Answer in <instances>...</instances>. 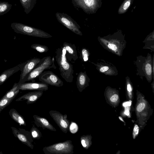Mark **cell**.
<instances>
[{
	"instance_id": "7c38bea8",
	"label": "cell",
	"mask_w": 154,
	"mask_h": 154,
	"mask_svg": "<svg viewBox=\"0 0 154 154\" xmlns=\"http://www.w3.org/2000/svg\"><path fill=\"white\" fill-rule=\"evenodd\" d=\"M18 89L22 90L46 91L48 89V85L41 82H25L19 84Z\"/></svg>"
},
{
	"instance_id": "ffe728a7",
	"label": "cell",
	"mask_w": 154,
	"mask_h": 154,
	"mask_svg": "<svg viewBox=\"0 0 154 154\" xmlns=\"http://www.w3.org/2000/svg\"><path fill=\"white\" fill-rule=\"evenodd\" d=\"M11 118L20 125H26L25 120L23 117L14 109L12 108L9 112Z\"/></svg>"
},
{
	"instance_id": "cb8c5ba5",
	"label": "cell",
	"mask_w": 154,
	"mask_h": 154,
	"mask_svg": "<svg viewBox=\"0 0 154 154\" xmlns=\"http://www.w3.org/2000/svg\"><path fill=\"white\" fill-rule=\"evenodd\" d=\"M30 132L33 139L39 140L42 137L41 132L34 125H32Z\"/></svg>"
},
{
	"instance_id": "e0dca14e",
	"label": "cell",
	"mask_w": 154,
	"mask_h": 154,
	"mask_svg": "<svg viewBox=\"0 0 154 154\" xmlns=\"http://www.w3.org/2000/svg\"><path fill=\"white\" fill-rule=\"evenodd\" d=\"M66 50V56L69 61L72 62V60L74 61L78 58V56L75 44L64 42L63 44Z\"/></svg>"
},
{
	"instance_id": "1f68e13d",
	"label": "cell",
	"mask_w": 154,
	"mask_h": 154,
	"mask_svg": "<svg viewBox=\"0 0 154 154\" xmlns=\"http://www.w3.org/2000/svg\"><path fill=\"white\" fill-rule=\"evenodd\" d=\"M131 3L130 0L127 1L124 4L123 6V9L125 10H127L129 7Z\"/></svg>"
},
{
	"instance_id": "e575fe53",
	"label": "cell",
	"mask_w": 154,
	"mask_h": 154,
	"mask_svg": "<svg viewBox=\"0 0 154 154\" xmlns=\"http://www.w3.org/2000/svg\"><path fill=\"white\" fill-rule=\"evenodd\" d=\"M131 104V103L130 102H127L124 103L123 104V106H130Z\"/></svg>"
},
{
	"instance_id": "484cf974",
	"label": "cell",
	"mask_w": 154,
	"mask_h": 154,
	"mask_svg": "<svg viewBox=\"0 0 154 154\" xmlns=\"http://www.w3.org/2000/svg\"><path fill=\"white\" fill-rule=\"evenodd\" d=\"M151 35L149 36L144 40L145 45L144 47V48L149 49L153 51L154 50L152 49V47L154 48V37H152Z\"/></svg>"
},
{
	"instance_id": "83f0119b",
	"label": "cell",
	"mask_w": 154,
	"mask_h": 154,
	"mask_svg": "<svg viewBox=\"0 0 154 154\" xmlns=\"http://www.w3.org/2000/svg\"><path fill=\"white\" fill-rule=\"evenodd\" d=\"M13 100V99H8L2 97L0 99V112L8 106Z\"/></svg>"
},
{
	"instance_id": "4fadbf2b",
	"label": "cell",
	"mask_w": 154,
	"mask_h": 154,
	"mask_svg": "<svg viewBox=\"0 0 154 154\" xmlns=\"http://www.w3.org/2000/svg\"><path fill=\"white\" fill-rule=\"evenodd\" d=\"M93 63L96 66V69L100 72L109 75H115L118 74V71L113 65L105 61L100 62L97 63Z\"/></svg>"
},
{
	"instance_id": "5b68a950",
	"label": "cell",
	"mask_w": 154,
	"mask_h": 154,
	"mask_svg": "<svg viewBox=\"0 0 154 154\" xmlns=\"http://www.w3.org/2000/svg\"><path fill=\"white\" fill-rule=\"evenodd\" d=\"M74 147L72 141L67 140L45 146L42 150L45 154H72Z\"/></svg>"
},
{
	"instance_id": "30bf717a",
	"label": "cell",
	"mask_w": 154,
	"mask_h": 154,
	"mask_svg": "<svg viewBox=\"0 0 154 154\" xmlns=\"http://www.w3.org/2000/svg\"><path fill=\"white\" fill-rule=\"evenodd\" d=\"M14 136L17 138L22 143L26 145L31 149H33L34 145L32 144L33 142L30 131L24 129L19 128L17 129L15 127H11Z\"/></svg>"
},
{
	"instance_id": "8992f818",
	"label": "cell",
	"mask_w": 154,
	"mask_h": 154,
	"mask_svg": "<svg viewBox=\"0 0 154 154\" xmlns=\"http://www.w3.org/2000/svg\"><path fill=\"white\" fill-rule=\"evenodd\" d=\"M51 68L56 69L54 57L52 58L49 56L44 57L41 59L39 63L28 74L26 82L30 81L34 82L35 79L38 78L45 70Z\"/></svg>"
},
{
	"instance_id": "5bb4252c",
	"label": "cell",
	"mask_w": 154,
	"mask_h": 154,
	"mask_svg": "<svg viewBox=\"0 0 154 154\" xmlns=\"http://www.w3.org/2000/svg\"><path fill=\"white\" fill-rule=\"evenodd\" d=\"M43 91H35L29 92L18 98L16 101H19L26 100L27 104L35 103L42 95Z\"/></svg>"
},
{
	"instance_id": "d6a6232c",
	"label": "cell",
	"mask_w": 154,
	"mask_h": 154,
	"mask_svg": "<svg viewBox=\"0 0 154 154\" xmlns=\"http://www.w3.org/2000/svg\"><path fill=\"white\" fill-rule=\"evenodd\" d=\"M118 96L116 94H115L112 96L110 98V100L112 102H115L118 99Z\"/></svg>"
},
{
	"instance_id": "836d02e7",
	"label": "cell",
	"mask_w": 154,
	"mask_h": 154,
	"mask_svg": "<svg viewBox=\"0 0 154 154\" xmlns=\"http://www.w3.org/2000/svg\"><path fill=\"white\" fill-rule=\"evenodd\" d=\"M139 128L138 126L136 125L134 129V132L136 134H138V133Z\"/></svg>"
},
{
	"instance_id": "52a82bcc",
	"label": "cell",
	"mask_w": 154,
	"mask_h": 154,
	"mask_svg": "<svg viewBox=\"0 0 154 154\" xmlns=\"http://www.w3.org/2000/svg\"><path fill=\"white\" fill-rule=\"evenodd\" d=\"M56 17L58 21L66 28L75 34L82 35L79 25L71 17L64 13L57 12Z\"/></svg>"
},
{
	"instance_id": "9c48e42d",
	"label": "cell",
	"mask_w": 154,
	"mask_h": 154,
	"mask_svg": "<svg viewBox=\"0 0 154 154\" xmlns=\"http://www.w3.org/2000/svg\"><path fill=\"white\" fill-rule=\"evenodd\" d=\"M38 78L40 82L48 85L57 87H62L63 85V81L51 71H44Z\"/></svg>"
},
{
	"instance_id": "8fae6325",
	"label": "cell",
	"mask_w": 154,
	"mask_h": 154,
	"mask_svg": "<svg viewBox=\"0 0 154 154\" xmlns=\"http://www.w3.org/2000/svg\"><path fill=\"white\" fill-rule=\"evenodd\" d=\"M49 113L61 130L63 133H67L70 124L67 115H63L60 112L54 110H50Z\"/></svg>"
},
{
	"instance_id": "6da1fadb",
	"label": "cell",
	"mask_w": 154,
	"mask_h": 154,
	"mask_svg": "<svg viewBox=\"0 0 154 154\" xmlns=\"http://www.w3.org/2000/svg\"><path fill=\"white\" fill-rule=\"evenodd\" d=\"M55 53V60L59 67L60 75L67 82H72L74 79L73 65L66 58L65 48L62 46L58 48Z\"/></svg>"
},
{
	"instance_id": "277c9868",
	"label": "cell",
	"mask_w": 154,
	"mask_h": 154,
	"mask_svg": "<svg viewBox=\"0 0 154 154\" xmlns=\"http://www.w3.org/2000/svg\"><path fill=\"white\" fill-rule=\"evenodd\" d=\"M11 26L14 32L17 33L44 38L52 37L50 34L41 29L22 23L13 22Z\"/></svg>"
},
{
	"instance_id": "603a6c76",
	"label": "cell",
	"mask_w": 154,
	"mask_h": 154,
	"mask_svg": "<svg viewBox=\"0 0 154 154\" xmlns=\"http://www.w3.org/2000/svg\"><path fill=\"white\" fill-rule=\"evenodd\" d=\"M12 5L8 2L0 1V16L8 12L11 9Z\"/></svg>"
},
{
	"instance_id": "f546056e",
	"label": "cell",
	"mask_w": 154,
	"mask_h": 154,
	"mask_svg": "<svg viewBox=\"0 0 154 154\" xmlns=\"http://www.w3.org/2000/svg\"><path fill=\"white\" fill-rule=\"evenodd\" d=\"M69 130L71 133L75 134L79 131V126L76 123L71 121L70 122Z\"/></svg>"
},
{
	"instance_id": "3957f363",
	"label": "cell",
	"mask_w": 154,
	"mask_h": 154,
	"mask_svg": "<svg viewBox=\"0 0 154 154\" xmlns=\"http://www.w3.org/2000/svg\"><path fill=\"white\" fill-rule=\"evenodd\" d=\"M154 57L148 54L146 57L139 56L137 57L135 62L137 74L142 78L144 77L150 82L153 75Z\"/></svg>"
},
{
	"instance_id": "ba28073f",
	"label": "cell",
	"mask_w": 154,
	"mask_h": 154,
	"mask_svg": "<svg viewBox=\"0 0 154 154\" xmlns=\"http://www.w3.org/2000/svg\"><path fill=\"white\" fill-rule=\"evenodd\" d=\"M41 60V59L39 58L35 57L17 65L20 67L21 72L18 82L19 84L26 82V80L28 74L39 63Z\"/></svg>"
},
{
	"instance_id": "d6986e66",
	"label": "cell",
	"mask_w": 154,
	"mask_h": 154,
	"mask_svg": "<svg viewBox=\"0 0 154 154\" xmlns=\"http://www.w3.org/2000/svg\"><path fill=\"white\" fill-rule=\"evenodd\" d=\"M20 70L17 65L4 71L0 75V85L3 84L11 76Z\"/></svg>"
},
{
	"instance_id": "ac0fdd59",
	"label": "cell",
	"mask_w": 154,
	"mask_h": 154,
	"mask_svg": "<svg viewBox=\"0 0 154 154\" xmlns=\"http://www.w3.org/2000/svg\"><path fill=\"white\" fill-rule=\"evenodd\" d=\"M73 5L76 7L82 8L88 12L93 8L95 5V0H71Z\"/></svg>"
},
{
	"instance_id": "2e32d148",
	"label": "cell",
	"mask_w": 154,
	"mask_h": 154,
	"mask_svg": "<svg viewBox=\"0 0 154 154\" xmlns=\"http://www.w3.org/2000/svg\"><path fill=\"white\" fill-rule=\"evenodd\" d=\"M34 123L38 127H42L44 130L45 128L49 130L56 131V129L45 118L34 115L33 116Z\"/></svg>"
},
{
	"instance_id": "4316f807",
	"label": "cell",
	"mask_w": 154,
	"mask_h": 154,
	"mask_svg": "<svg viewBox=\"0 0 154 154\" xmlns=\"http://www.w3.org/2000/svg\"><path fill=\"white\" fill-rule=\"evenodd\" d=\"M90 137L86 135H82L80 137V142L83 147L87 149L90 145Z\"/></svg>"
},
{
	"instance_id": "d4e9b609",
	"label": "cell",
	"mask_w": 154,
	"mask_h": 154,
	"mask_svg": "<svg viewBox=\"0 0 154 154\" xmlns=\"http://www.w3.org/2000/svg\"><path fill=\"white\" fill-rule=\"evenodd\" d=\"M31 47L40 53H45L49 50L48 47L45 45L38 44H32Z\"/></svg>"
},
{
	"instance_id": "44dd1931",
	"label": "cell",
	"mask_w": 154,
	"mask_h": 154,
	"mask_svg": "<svg viewBox=\"0 0 154 154\" xmlns=\"http://www.w3.org/2000/svg\"><path fill=\"white\" fill-rule=\"evenodd\" d=\"M26 14L29 13L34 7L36 0H19Z\"/></svg>"
},
{
	"instance_id": "d590c367",
	"label": "cell",
	"mask_w": 154,
	"mask_h": 154,
	"mask_svg": "<svg viewBox=\"0 0 154 154\" xmlns=\"http://www.w3.org/2000/svg\"><path fill=\"white\" fill-rule=\"evenodd\" d=\"M125 113L127 115H129V111L128 110H126L125 112Z\"/></svg>"
},
{
	"instance_id": "f1b7e54d",
	"label": "cell",
	"mask_w": 154,
	"mask_h": 154,
	"mask_svg": "<svg viewBox=\"0 0 154 154\" xmlns=\"http://www.w3.org/2000/svg\"><path fill=\"white\" fill-rule=\"evenodd\" d=\"M80 55L81 59L83 61L87 62L89 59V56L88 50L85 48H83L81 50Z\"/></svg>"
},
{
	"instance_id": "4dcf8cb0",
	"label": "cell",
	"mask_w": 154,
	"mask_h": 154,
	"mask_svg": "<svg viewBox=\"0 0 154 154\" xmlns=\"http://www.w3.org/2000/svg\"><path fill=\"white\" fill-rule=\"evenodd\" d=\"M145 107V104L143 103H140L137 107V110L138 112H140L142 111Z\"/></svg>"
},
{
	"instance_id": "7a4b0ae2",
	"label": "cell",
	"mask_w": 154,
	"mask_h": 154,
	"mask_svg": "<svg viewBox=\"0 0 154 154\" xmlns=\"http://www.w3.org/2000/svg\"><path fill=\"white\" fill-rule=\"evenodd\" d=\"M98 41L105 49L119 56L122 54L126 42L124 37L116 35L99 37Z\"/></svg>"
},
{
	"instance_id": "7402d4cb",
	"label": "cell",
	"mask_w": 154,
	"mask_h": 154,
	"mask_svg": "<svg viewBox=\"0 0 154 154\" xmlns=\"http://www.w3.org/2000/svg\"><path fill=\"white\" fill-rule=\"evenodd\" d=\"M19 84L18 82L15 83L12 88L8 91L2 97L8 99H14L19 92L20 90L18 89Z\"/></svg>"
},
{
	"instance_id": "9a60e30c",
	"label": "cell",
	"mask_w": 154,
	"mask_h": 154,
	"mask_svg": "<svg viewBox=\"0 0 154 154\" xmlns=\"http://www.w3.org/2000/svg\"><path fill=\"white\" fill-rule=\"evenodd\" d=\"M90 79L85 71L81 72L78 74L76 79V84L79 91L82 92L89 85Z\"/></svg>"
},
{
	"instance_id": "8d00e7d4",
	"label": "cell",
	"mask_w": 154,
	"mask_h": 154,
	"mask_svg": "<svg viewBox=\"0 0 154 154\" xmlns=\"http://www.w3.org/2000/svg\"><path fill=\"white\" fill-rule=\"evenodd\" d=\"M0 154H3V153L2 152H0Z\"/></svg>"
}]
</instances>
